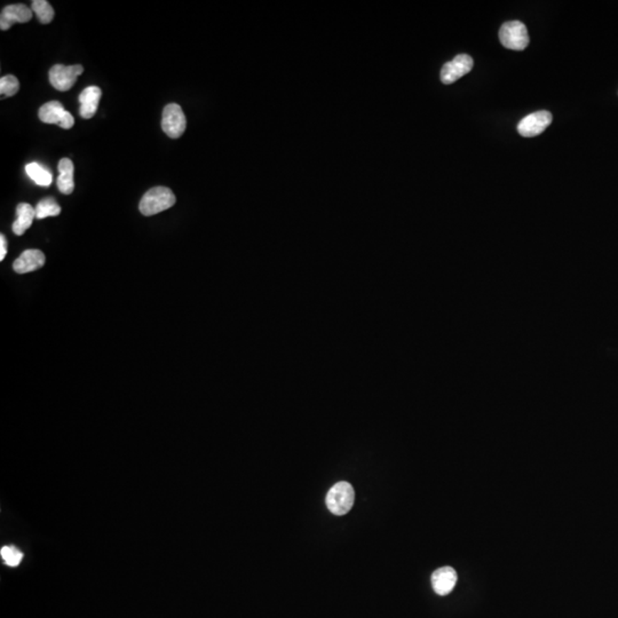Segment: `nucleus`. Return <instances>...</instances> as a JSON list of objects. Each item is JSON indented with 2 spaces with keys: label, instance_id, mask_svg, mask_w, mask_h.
Segmentation results:
<instances>
[{
  "label": "nucleus",
  "instance_id": "nucleus-1",
  "mask_svg": "<svg viewBox=\"0 0 618 618\" xmlns=\"http://www.w3.org/2000/svg\"><path fill=\"white\" fill-rule=\"evenodd\" d=\"M176 196L170 188H151L144 193L139 204V208L141 213L146 217H150L172 208L176 204Z\"/></svg>",
  "mask_w": 618,
  "mask_h": 618
},
{
  "label": "nucleus",
  "instance_id": "nucleus-2",
  "mask_svg": "<svg viewBox=\"0 0 618 618\" xmlns=\"http://www.w3.org/2000/svg\"><path fill=\"white\" fill-rule=\"evenodd\" d=\"M326 506L336 516H345L352 510L355 501L354 488L345 481L334 484L326 495Z\"/></svg>",
  "mask_w": 618,
  "mask_h": 618
},
{
  "label": "nucleus",
  "instance_id": "nucleus-3",
  "mask_svg": "<svg viewBox=\"0 0 618 618\" xmlns=\"http://www.w3.org/2000/svg\"><path fill=\"white\" fill-rule=\"evenodd\" d=\"M499 41L508 50H523L529 44L527 27L520 21H510L499 30Z\"/></svg>",
  "mask_w": 618,
  "mask_h": 618
},
{
  "label": "nucleus",
  "instance_id": "nucleus-4",
  "mask_svg": "<svg viewBox=\"0 0 618 618\" xmlns=\"http://www.w3.org/2000/svg\"><path fill=\"white\" fill-rule=\"evenodd\" d=\"M187 119L185 114L182 112L181 107L176 103H170L163 110L161 118V129L166 133L167 137L172 139H178L186 131Z\"/></svg>",
  "mask_w": 618,
  "mask_h": 618
},
{
  "label": "nucleus",
  "instance_id": "nucleus-5",
  "mask_svg": "<svg viewBox=\"0 0 618 618\" xmlns=\"http://www.w3.org/2000/svg\"><path fill=\"white\" fill-rule=\"evenodd\" d=\"M82 73L84 68L80 65H55L50 69V82L58 91H69Z\"/></svg>",
  "mask_w": 618,
  "mask_h": 618
},
{
  "label": "nucleus",
  "instance_id": "nucleus-6",
  "mask_svg": "<svg viewBox=\"0 0 618 618\" xmlns=\"http://www.w3.org/2000/svg\"><path fill=\"white\" fill-rule=\"evenodd\" d=\"M39 119L45 124H55L65 129H71L75 124L73 114L65 110L59 101H50L41 106L38 112Z\"/></svg>",
  "mask_w": 618,
  "mask_h": 618
},
{
  "label": "nucleus",
  "instance_id": "nucleus-7",
  "mask_svg": "<svg viewBox=\"0 0 618 618\" xmlns=\"http://www.w3.org/2000/svg\"><path fill=\"white\" fill-rule=\"evenodd\" d=\"M552 119L553 117H552L551 112H545V110L528 114L527 117L523 118L518 123V134L526 137V138L537 137L550 127Z\"/></svg>",
  "mask_w": 618,
  "mask_h": 618
},
{
  "label": "nucleus",
  "instance_id": "nucleus-8",
  "mask_svg": "<svg viewBox=\"0 0 618 618\" xmlns=\"http://www.w3.org/2000/svg\"><path fill=\"white\" fill-rule=\"evenodd\" d=\"M473 65L474 63L471 56L467 54H459L452 61L443 65L441 70V80L443 84L450 85L472 70Z\"/></svg>",
  "mask_w": 618,
  "mask_h": 618
},
{
  "label": "nucleus",
  "instance_id": "nucleus-9",
  "mask_svg": "<svg viewBox=\"0 0 618 618\" xmlns=\"http://www.w3.org/2000/svg\"><path fill=\"white\" fill-rule=\"evenodd\" d=\"M33 18V9L23 4L4 7L0 15V29L9 30L15 23H27Z\"/></svg>",
  "mask_w": 618,
  "mask_h": 618
},
{
  "label": "nucleus",
  "instance_id": "nucleus-10",
  "mask_svg": "<svg viewBox=\"0 0 618 618\" xmlns=\"http://www.w3.org/2000/svg\"><path fill=\"white\" fill-rule=\"evenodd\" d=\"M458 575L452 567H442L432 575V586L437 595H448L457 584Z\"/></svg>",
  "mask_w": 618,
  "mask_h": 618
},
{
  "label": "nucleus",
  "instance_id": "nucleus-11",
  "mask_svg": "<svg viewBox=\"0 0 618 618\" xmlns=\"http://www.w3.org/2000/svg\"><path fill=\"white\" fill-rule=\"evenodd\" d=\"M44 265V253L39 250H27L14 261L13 268L18 274H27L39 270Z\"/></svg>",
  "mask_w": 618,
  "mask_h": 618
},
{
  "label": "nucleus",
  "instance_id": "nucleus-12",
  "mask_svg": "<svg viewBox=\"0 0 618 618\" xmlns=\"http://www.w3.org/2000/svg\"><path fill=\"white\" fill-rule=\"evenodd\" d=\"M102 97V91L97 86L86 87L80 95V114L82 118L90 119L97 114V107Z\"/></svg>",
  "mask_w": 618,
  "mask_h": 618
},
{
  "label": "nucleus",
  "instance_id": "nucleus-13",
  "mask_svg": "<svg viewBox=\"0 0 618 618\" xmlns=\"http://www.w3.org/2000/svg\"><path fill=\"white\" fill-rule=\"evenodd\" d=\"M16 220L13 223V232L21 236L27 232L36 218V210L28 203H21L16 208Z\"/></svg>",
  "mask_w": 618,
  "mask_h": 618
},
{
  "label": "nucleus",
  "instance_id": "nucleus-14",
  "mask_svg": "<svg viewBox=\"0 0 618 618\" xmlns=\"http://www.w3.org/2000/svg\"><path fill=\"white\" fill-rule=\"evenodd\" d=\"M60 176L58 178V188L62 193L65 195H70L75 189V181H73V172L75 167L71 159H62L59 161Z\"/></svg>",
  "mask_w": 618,
  "mask_h": 618
},
{
  "label": "nucleus",
  "instance_id": "nucleus-15",
  "mask_svg": "<svg viewBox=\"0 0 618 618\" xmlns=\"http://www.w3.org/2000/svg\"><path fill=\"white\" fill-rule=\"evenodd\" d=\"M26 172L29 176L30 179L35 182L36 185L41 186V187H48L53 181V176L50 171L47 170L46 167L39 164V163H30L26 166Z\"/></svg>",
  "mask_w": 618,
  "mask_h": 618
},
{
  "label": "nucleus",
  "instance_id": "nucleus-16",
  "mask_svg": "<svg viewBox=\"0 0 618 618\" xmlns=\"http://www.w3.org/2000/svg\"><path fill=\"white\" fill-rule=\"evenodd\" d=\"M35 210L36 218H37V219L56 217V215H59V214L61 213V208H60L59 204H58L56 201L54 200V198H52V197H47V198L41 200V202L37 204V206H36Z\"/></svg>",
  "mask_w": 618,
  "mask_h": 618
},
{
  "label": "nucleus",
  "instance_id": "nucleus-17",
  "mask_svg": "<svg viewBox=\"0 0 618 618\" xmlns=\"http://www.w3.org/2000/svg\"><path fill=\"white\" fill-rule=\"evenodd\" d=\"M31 9L37 15L41 23H50V21L53 20V7L50 6V4L46 0H33V4H31Z\"/></svg>",
  "mask_w": 618,
  "mask_h": 618
},
{
  "label": "nucleus",
  "instance_id": "nucleus-18",
  "mask_svg": "<svg viewBox=\"0 0 618 618\" xmlns=\"http://www.w3.org/2000/svg\"><path fill=\"white\" fill-rule=\"evenodd\" d=\"M20 90L18 78L12 75L1 77L0 80V94L3 97H13Z\"/></svg>",
  "mask_w": 618,
  "mask_h": 618
},
{
  "label": "nucleus",
  "instance_id": "nucleus-19",
  "mask_svg": "<svg viewBox=\"0 0 618 618\" xmlns=\"http://www.w3.org/2000/svg\"><path fill=\"white\" fill-rule=\"evenodd\" d=\"M4 563H6L9 567H16L20 565L21 561L23 559V554L18 551V548L14 546H4L0 551Z\"/></svg>",
  "mask_w": 618,
  "mask_h": 618
},
{
  "label": "nucleus",
  "instance_id": "nucleus-20",
  "mask_svg": "<svg viewBox=\"0 0 618 618\" xmlns=\"http://www.w3.org/2000/svg\"><path fill=\"white\" fill-rule=\"evenodd\" d=\"M7 255V240L6 238L1 235L0 236V260H4Z\"/></svg>",
  "mask_w": 618,
  "mask_h": 618
}]
</instances>
